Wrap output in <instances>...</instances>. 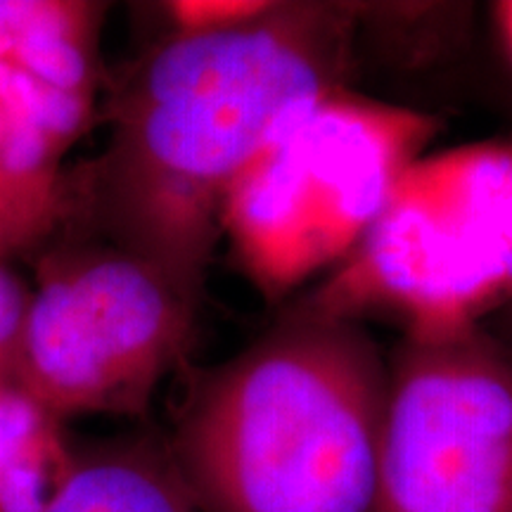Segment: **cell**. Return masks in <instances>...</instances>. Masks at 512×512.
<instances>
[{"instance_id":"8992f818","label":"cell","mask_w":512,"mask_h":512,"mask_svg":"<svg viewBox=\"0 0 512 512\" xmlns=\"http://www.w3.org/2000/svg\"><path fill=\"white\" fill-rule=\"evenodd\" d=\"M375 512H512V361L482 325L387 361Z\"/></svg>"},{"instance_id":"9a60e30c","label":"cell","mask_w":512,"mask_h":512,"mask_svg":"<svg viewBox=\"0 0 512 512\" xmlns=\"http://www.w3.org/2000/svg\"><path fill=\"white\" fill-rule=\"evenodd\" d=\"M496 12H498V19H501V29H503V36H505V43H508V48L512 53V0L498 5Z\"/></svg>"},{"instance_id":"ba28073f","label":"cell","mask_w":512,"mask_h":512,"mask_svg":"<svg viewBox=\"0 0 512 512\" xmlns=\"http://www.w3.org/2000/svg\"><path fill=\"white\" fill-rule=\"evenodd\" d=\"M43 512H200L169 446L126 437L76 446L67 482Z\"/></svg>"},{"instance_id":"4fadbf2b","label":"cell","mask_w":512,"mask_h":512,"mask_svg":"<svg viewBox=\"0 0 512 512\" xmlns=\"http://www.w3.org/2000/svg\"><path fill=\"white\" fill-rule=\"evenodd\" d=\"M268 0H174L162 8L171 22V34L228 29L261 15Z\"/></svg>"},{"instance_id":"52a82bcc","label":"cell","mask_w":512,"mask_h":512,"mask_svg":"<svg viewBox=\"0 0 512 512\" xmlns=\"http://www.w3.org/2000/svg\"><path fill=\"white\" fill-rule=\"evenodd\" d=\"M105 12L88 0H0V62L98 102Z\"/></svg>"},{"instance_id":"9c48e42d","label":"cell","mask_w":512,"mask_h":512,"mask_svg":"<svg viewBox=\"0 0 512 512\" xmlns=\"http://www.w3.org/2000/svg\"><path fill=\"white\" fill-rule=\"evenodd\" d=\"M76 444L22 389L0 392V512H43L67 482Z\"/></svg>"},{"instance_id":"5b68a950","label":"cell","mask_w":512,"mask_h":512,"mask_svg":"<svg viewBox=\"0 0 512 512\" xmlns=\"http://www.w3.org/2000/svg\"><path fill=\"white\" fill-rule=\"evenodd\" d=\"M195 313L140 256L57 233L36 252L19 389L64 425L86 415L143 418L188 354Z\"/></svg>"},{"instance_id":"7a4b0ae2","label":"cell","mask_w":512,"mask_h":512,"mask_svg":"<svg viewBox=\"0 0 512 512\" xmlns=\"http://www.w3.org/2000/svg\"><path fill=\"white\" fill-rule=\"evenodd\" d=\"M387 387L375 339L306 302L190 377L166 446L200 512H375Z\"/></svg>"},{"instance_id":"277c9868","label":"cell","mask_w":512,"mask_h":512,"mask_svg":"<svg viewBox=\"0 0 512 512\" xmlns=\"http://www.w3.org/2000/svg\"><path fill=\"white\" fill-rule=\"evenodd\" d=\"M512 297V143L415 159L387 207L311 306L354 318L377 306L408 332L479 325Z\"/></svg>"},{"instance_id":"5bb4252c","label":"cell","mask_w":512,"mask_h":512,"mask_svg":"<svg viewBox=\"0 0 512 512\" xmlns=\"http://www.w3.org/2000/svg\"><path fill=\"white\" fill-rule=\"evenodd\" d=\"M479 325H482V328L489 332L498 344H501V349L510 356L512 361V297L501 306V309L491 313L489 323H479Z\"/></svg>"},{"instance_id":"7c38bea8","label":"cell","mask_w":512,"mask_h":512,"mask_svg":"<svg viewBox=\"0 0 512 512\" xmlns=\"http://www.w3.org/2000/svg\"><path fill=\"white\" fill-rule=\"evenodd\" d=\"M60 226V216L24 207L0 192V264H8L12 256L41 252Z\"/></svg>"},{"instance_id":"30bf717a","label":"cell","mask_w":512,"mask_h":512,"mask_svg":"<svg viewBox=\"0 0 512 512\" xmlns=\"http://www.w3.org/2000/svg\"><path fill=\"white\" fill-rule=\"evenodd\" d=\"M62 159L43 133L0 100V192L5 197L64 221Z\"/></svg>"},{"instance_id":"3957f363","label":"cell","mask_w":512,"mask_h":512,"mask_svg":"<svg viewBox=\"0 0 512 512\" xmlns=\"http://www.w3.org/2000/svg\"><path fill=\"white\" fill-rule=\"evenodd\" d=\"M434 119L335 93L285 121L221 209V238L266 297L342 264L387 207Z\"/></svg>"},{"instance_id":"8fae6325","label":"cell","mask_w":512,"mask_h":512,"mask_svg":"<svg viewBox=\"0 0 512 512\" xmlns=\"http://www.w3.org/2000/svg\"><path fill=\"white\" fill-rule=\"evenodd\" d=\"M31 287L8 264H0V392L19 389V354Z\"/></svg>"},{"instance_id":"6da1fadb","label":"cell","mask_w":512,"mask_h":512,"mask_svg":"<svg viewBox=\"0 0 512 512\" xmlns=\"http://www.w3.org/2000/svg\"><path fill=\"white\" fill-rule=\"evenodd\" d=\"M351 41L342 3L164 38L107 102L100 155L64 174L60 233L140 256L200 304L228 192L287 119L342 88Z\"/></svg>"}]
</instances>
